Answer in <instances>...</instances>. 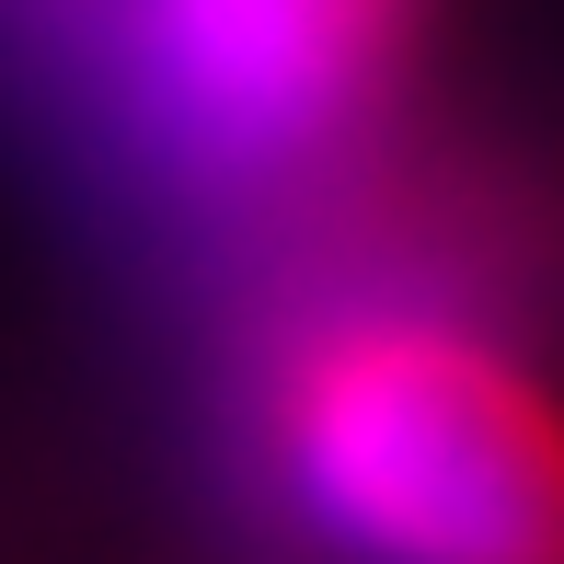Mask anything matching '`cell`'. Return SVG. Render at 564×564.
Wrapping results in <instances>:
<instances>
[{
	"label": "cell",
	"instance_id": "obj_1",
	"mask_svg": "<svg viewBox=\"0 0 564 564\" xmlns=\"http://www.w3.org/2000/svg\"><path fill=\"white\" fill-rule=\"evenodd\" d=\"M265 438L346 564H564V415L449 312H323L276 357Z\"/></svg>",
	"mask_w": 564,
	"mask_h": 564
},
{
	"label": "cell",
	"instance_id": "obj_2",
	"mask_svg": "<svg viewBox=\"0 0 564 564\" xmlns=\"http://www.w3.org/2000/svg\"><path fill=\"white\" fill-rule=\"evenodd\" d=\"M105 69L162 173L276 185L357 127L380 0H105Z\"/></svg>",
	"mask_w": 564,
	"mask_h": 564
}]
</instances>
